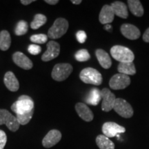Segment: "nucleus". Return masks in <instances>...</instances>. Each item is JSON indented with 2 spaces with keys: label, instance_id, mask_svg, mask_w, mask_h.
<instances>
[{
  "label": "nucleus",
  "instance_id": "obj_1",
  "mask_svg": "<svg viewBox=\"0 0 149 149\" xmlns=\"http://www.w3.org/2000/svg\"><path fill=\"white\" fill-rule=\"evenodd\" d=\"M11 110L16 115H24L34 112V102L31 97L22 95L11 106Z\"/></svg>",
  "mask_w": 149,
  "mask_h": 149
},
{
  "label": "nucleus",
  "instance_id": "obj_2",
  "mask_svg": "<svg viewBox=\"0 0 149 149\" xmlns=\"http://www.w3.org/2000/svg\"><path fill=\"white\" fill-rule=\"evenodd\" d=\"M111 55L113 59L120 63L133 62L135 55L133 51L125 46L116 45L113 46L110 50Z\"/></svg>",
  "mask_w": 149,
  "mask_h": 149
},
{
  "label": "nucleus",
  "instance_id": "obj_3",
  "mask_svg": "<svg viewBox=\"0 0 149 149\" xmlns=\"http://www.w3.org/2000/svg\"><path fill=\"white\" fill-rule=\"evenodd\" d=\"M68 22L64 18H57L48 31V37L52 40L61 38L68 29Z\"/></svg>",
  "mask_w": 149,
  "mask_h": 149
},
{
  "label": "nucleus",
  "instance_id": "obj_4",
  "mask_svg": "<svg viewBox=\"0 0 149 149\" xmlns=\"http://www.w3.org/2000/svg\"><path fill=\"white\" fill-rule=\"evenodd\" d=\"M79 78L84 83L95 86L102 84L103 78L102 74L93 68H86L80 72Z\"/></svg>",
  "mask_w": 149,
  "mask_h": 149
},
{
  "label": "nucleus",
  "instance_id": "obj_5",
  "mask_svg": "<svg viewBox=\"0 0 149 149\" xmlns=\"http://www.w3.org/2000/svg\"><path fill=\"white\" fill-rule=\"evenodd\" d=\"M72 66L68 63H61L55 65L52 70L51 76L54 80L57 81H62L66 80L72 73Z\"/></svg>",
  "mask_w": 149,
  "mask_h": 149
},
{
  "label": "nucleus",
  "instance_id": "obj_6",
  "mask_svg": "<svg viewBox=\"0 0 149 149\" xmlns=\"http://www.w3.org/2000/svg\"><path fill=\"white\" fill-rule=\"evenodd\" d=\"M2 124H5L13 132H16L20 126L17 117L6 109H0V125Z\"/></svg>",
  "mask_w": 149,
  "mask_h": 149
},
{
  "label": "nucleus",
  "instance_id": "obj_7",
  "mask_svg": "<svg viewBox=\"0 0 149 149\" xmlns=\"http://www.w3.org/2000/svg\"><path fill=\"white\" fill-rule=\"evenodd\" d=\"M113 109L117 114L124 118H130L133 115V107L124 99L117 98Z\"/></svg>",
  "mask_w": 149,
  "mask_h": 149
},
{
  "label": "nucleus",
  "instance_id": "obj_8",
  "mask_svg": "<svg viewBox=\"0 0 149 149\" xmlns=\"http://www.w3.org/2000/svg\"><path fill=\"white\" fill-rule=\"evenodd\" d=\"M130 84V78L126 74H115L109 80V86L113 90H122Z\"/></svg>",
  "mask_w": 149,
  "mask_h": 149
},
{
  "label": "nucleus",
  "instance_id": "obj_9",
  "mask_svg": "<svg viewBox=\"0 0 149 149\" xmlns=\"http://www.w3.org/2000/svg\"><path fill=\"white\" fill-rule=\"evenodd\" d=\"M101 96L102 99V109L103 111L109 112L114 107L116 97L109 88H104L101 91Z\"/></svg>",
  "mask_w": 149,
  "mask_h": 149
},
{
  "label": "nucleus",
  "instance_id": "obj_10",
  "mask_svg": "<svg viewBox=\"0 0 149 149\" xmlns=\"http://www.w3.org/2000/svg\"><path fill=\"white\" fill-rule=\"evenodd\" d=\"M46 51L42 56V60L49 61L58 57L60 53V45L55 41H50L46 44Z\"/></svg>",
  "mask_w": 149,
  "mask_h": 149
},
{
  "label": "nucleus",
  "instance_id": "obj_11",
  "mask_svg": "<svg viewBox=\"0 0 149 149\" xmlns=\"http://www.w3.org/2000/svg\"><path fill=\"white\" fill-rule=\"evenodd\" d=\"M125 128L113 122H105L102 126V132L104 135L107 136L109 138L118 135L119 133H125Z\"/></svg>",
  "mask_w": 149,
  "mask_h": 149
},
{
  "label": "nucleus",
  "instance_id": "obj_12",
  "mask_svg": "<svg viewBox=\"0 0 149 149\" xmlns=\"http://www.w3.org/2000/svg\"><path fill=\"white\" fill-rule=\"evenodd\" d=\"M120 32L123 36L130 40H137L141 35L138 28L130 24H123L120 27Z\"/></svg>",
  "mask_w": 149,
  "mask_h": 149
},
{
  "label": "nucleus",
  "instance_id": "obj_13",
  "mask_svg": "<svg viewBox=\"0 0 149 149\" xmlns=\"http://www.w3.org/2000/svg\"><path fill=\"white\" fill-rule=\"evenodd\" d=\"M61 139V133L58 130H50L42 140L43 146L46 148H51L57 144Z\"/></svg>",
  "mask_w": 149,
  "mask_h": 149
},
{
  "label": "nucleus",
  "instance_id": "obj_14",
  "mask_svg": "<svg viewBox=\"0 0 149 149\" xmlns=\"http://www.w3.org/2000/svg\"><path fill=\"white\" fill-rule=\"evenodd\" d=\"M13 60L17 66L22 69L30 70L33 68L32 61L22 52H16L13 55Z\"/></svg>",
  "mask_w": 149,
  "mask_h": 149
},
{
  "label": "nucleus",
  "instance_id": "obj_15",
  "mask_svg": "<svg viewBox=\"0 0 149 149\" xmlns=\"http://www.w3.org/2000/svg\"><path fill=\"white\" fill-rule=\"evenodd\" d=\"M75 111L78 115L85 122H91L93 120V113L88 106L82 102H79L76 104Z\"/></svg>",
  "mask_w": 149,
  "mask_h": 149
},
{
  "label": "nucleus",
  "instance_id": "obj_16",
  "mask_svg": "<svg viewBox=\"0 0 149 149\" xmlns=\"http://www.w3.org/2000/svg\"><path fill=\"white\" fill-rule=\"evenodd\" d=\"M115 14L110 5H104L99 15V20L102 24H109L114 20Z\"/></svg>",
  "mask_w": 149,
  "mask_h": 149
},
{
  "label": "nucleus",
  "instance_id": "obj_17",
  "mask_svg": "<svg viewBox=\"0 0 149 149\" xmlns=\"http://www.w3.org/2000/svg\"><path fill=\"white\" fill-rule=\"evenodd\" d=\"M3 82L6 88L12 92H16L19 88V83L15 75V74L11 71L6 72L3 78Z\"/></svg>",
  "mask_w": 149,
  "mask_h": 149
},
{
  "label": "nucleus",
  "instance_id": "obj_18",
  "mask_svg": "<svg viewBox=\"0 0 149 149\" xmlns=\"http://www.w3.org/2000/svg\"><path fill=\"white\" fill-rule=\"evenodd\" d=\"M95 55L102 68H105V69H109L111 68L112 66V60L109 53L103 49L98 48L95 51Z\"/></svg>",
  "mask_w": 149,
  "mask_h": 149
},
{
  "label": "nucleus",
  "instance_id": "obj_19",
  "mask_svg": "<svg viewBox=\"0 0 149 149\" xmlns=\"http://www.w3.org/2000/svg\"><path fill=\"white\" fill-rule=\"evenodd\" d=\"M111 6L113 12H114L115 15H117L123 19H126L128 17L127 6L122 1H114L111 3Z\"/></svg>",
  "mask_w": 149,
  "mask_h": 149
},
{
  "label": "nucleus",
  "instance_id": "obj_20",
  "mask_svg": "<svg viewBox=\"0 0 149 149\" xmlns=\"http://www.w3.org/2000/svg\"><path fill=\"white\" fill-rule=\"evenodd\" d=\"M128 8L132 14L136 17H142L144 15V10L141 1L139 0H128L127 1Z\"/></svg>",
  "mask_w": 149,
  "mask_h": 149
},
{
  "label": "nucleus",
  "instance_id": "obj_21",
  "mask_svg": "<svg viewBox=\"0 0 149 149\" xmlns=\"http://www.w3.org/2000/svg\"><path fill=\"white\" fill-rule=\"evenodd\" d=\"M101 100V91H100L97 88H93L91 89L90 93H88V96L86 99V102L90 105L97 106L98 105Z\"/></svg>",
  "mask_w": 149,
  "mask_h": 149
},
{
  "label": "nucleus",
  "instance_id": "obj_22",
  "mask_svg": "<svg viewBox=\"0 0 149 149\" xmlns=\"http://www.w3.org/2000/svg\"><path fill=\"white\" fill-rule=\"evenodd\" d=\"M119 73L126 75H134L136 73V68L133 62L120 63L117 66Z\"/></svg>",
  "mask_w": 149,
  "mask_h": 149
},
{
  "label": "nucleus",
  "instance_id": "obj_23",
  "mask_svg": "<svg viewBox=\"0 0 149 149\" xmlns=\"http://www.w3.org/2000/svg\"><path fill=\"white\" fill-rule=\"evenodd\" d=\"M96 144L100 149H115L114 143L104 135H99L96 137Z\"/></svg>",
  "mask_w": 149,
  "mask_h": 149
},
{
  "label": "nucleus",
  "instance_id": "obj_24",
  "mask_svg": "<svg viewBox=\"0 0 149 149\" xmlns=\"http://www.w3.org/2000/svg\"><path fill=\"white\" fill-rule=\"evenodd\" d=\"M11 44V37L8 31L3 30L0 32V49L6 51L10 48Z\"/></svg>",
  "mask_w": 149,
  "mask_h": 149
},
{
  "label": "nucleus",
  "instance_id": "obj_25",
  "mask_svg": "<svg viewBox=\"0 0 149 149\" xmlns=\"http://www.w3.org/2000/svg\"><path fill=\"white\" fill-rule=\"evenodd\" d=\"M47 22V17L42 14H36L34 17V19L31 23V28L33 30L40 29Z\"/></svg>",
  "mask_w": 149,
  "mask_h": 149
},
{
  "label": "nucleus",
  "instance_id": "obj_26",
  "mask_svg": "<svg viewBox=\"0 0 149 149\" xmlns=\"http://www.w3.org/2000/svg\"><path fill=\"white\" fill-rule=\"evenodd\" d=\"M28 30H29V24L24 20H21L17 24L15 33L17 36H22L28 32Z\"/></svg>",
  "mask_w": 149,
  "mask_h": 149
},
{
  "label": "nucleus",
  "instance_id": "obj_27",
  "mask_svg": "<svg viewBox=\"0 0 149 149\" xmlns=\"http://www.w3.org/2000/svg\"><path fill=\"white\" fill-rule=\"evenodd\" d=\"M75 59L80 62L86 61L91 59V55L86 49H80L74 55Z\"/></svg>",
  "mask_w": 149,
  "mask_h": 149
},
{
  "label": "nucleus",
  "instance_id": "obj_28",
  "mask_svg": "<svg viewBox=\"0 0 149 149\" xmlns=\"http://www.w3.org/2000/svg\"><path fill=\"white\" fill-rule=\"evenodd\" d=\"M30 40L35 44H43L48 41V36L45 34H36L32 35Z\"/></svg>",
  "mask_w": 149,
  "mask_h": 149
},
{
  "label": "nucleus",
  "instance_id": "obj_29",
  "mask_svg": "<svg viewBox=\"0 0 149 149\" xmlns=\"http://www.w3.org/2000/svg\"><path fill=\"white\" fill-rule=\"evenodd\" d=\"M28 51H29V53H31V55H36L41 53L42 48L39 45H37V44H31V45L29 46Z\"/></svg>",
  "mask_w": 149,
  "mask_h": 149
},
{
  "label": "nucleus",
  "instance_id": "obj_30",
  "mask_svg": "<svg viewBox=\"0 0 149 149\" xmlns=\"http://www.w3.org/2000/svg\"><path fill=\"white\" fill-rule=\"evenodd\" d=\"M7 136L3 130H0V149H3L6 144Z\"/></svg>",
  "mask_w": 149,
  "mask_h": 149
},
{
  "label": "nucleus",
  "instance_id": "obj_31",
  "mask_svg": "<svg viewBox=\"0 0 149 149\" xmlns=\"http://www.w3.org/2000/svg\"><path fill=\"white\" fill-rule=\"evenodd\" d=\"M76 38L78 42H79L80 44H84L86 40L87 36L86 33L84 31H78L76 34Z\"/></svg>",
  "mask_w": 149,
  "mask_h": 149
},
{
  "label": "nucleus",
  "instance_id": "obj_32",
  "mask_svg": "<svg viewBox=\"0 0 149 149\" xmlns=\"http://www.w3.org/2000/svg\"><path fill=\"white\" fill-rule=\"evenodd\" d=\"M142 39L144 42L146 43H149V28H148L145 31L144 35L142 36Z\"/></svg>",
  "mask_w": 149,
  "mask_h": 149
},
{
  "label": "nucleus",
  "instance_id": "obj_33",
  "mask_svg": "<svg viewBox=\"0 0 149 149\" xmlns=\"http://www.w3.org/2000/svg\"><path fill=\"white\" fill-rule=\"evenodd\" d=\"M34 1H35V0H21V3L23 5H25V6L31 4V3L34 2Z\"/></svg>",
  "mask_w": 149,
  "mask_h": 149
},
{
  "label": "nucleus",
  "instance_id": "obj_34",
  "mask_svg": "<svg viewBox=\"0 0 149 149\" xmlns=\"http://www.w3.org/2000/svg\"><path fill=\"white\" fill-rule=\"evenodd\" d=\"M44 1L50 5H55L57 4V3H59L58 0H45Z\"/></svg>",
  "mask_w": 149,
  "mask_h": 149
},
{
  "label": "nucleus",
  "instance_id": "obj_35",
  "mask_svg": "<svg viewBox=\"0 0 149 149\" xmlns=\"http://www.w3.org/2000/svg\"><path fill=\"white\" fill-rule=\"evenodd\" d=\"M71 2L73 3V4H75V5H79L82 2V1L81 0H72Z\"/></svg>",
  "mask_w": 149,
  "mask_h": 149
},
{
  "label": "nucleus",
  "instance_id": "obj_36",
  "mask_svg": "<svg viewBox=\"0 0 149 149\" xmlns=\"http://www.w3.org/2000/svg\"><path fill=\"white\" fill-rule=\"evenodd\" d=\"M104 29H105L107 31H111L112 30V27L111 25H109V24H107V25L104 26Z\"/></svg>",
  "mask_w": 149,
  "mask_h": 149
}]
</instances>
